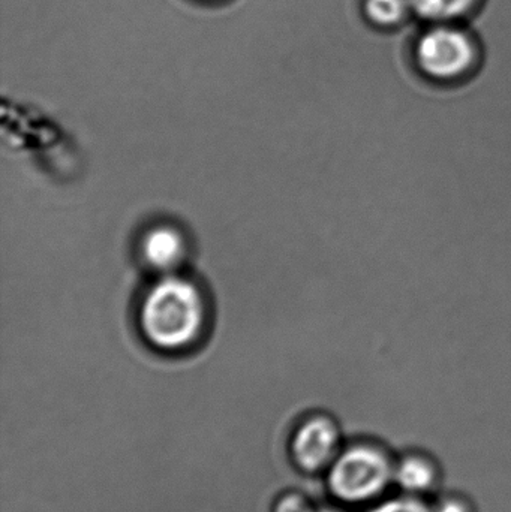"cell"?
<instances>
[{
  "label": "cell",
  "instance_id": "cell-1",
  "mask_svg": "<svg viewBox=\"0 0 511 512\" xmlns=\"http://www.w3.org/2000/svg\"><path fill=\"white\" fill-rule=\"evenodd\" d=\"M209 318L204 292L194 280L159 276L147 289L138 312L144 339L159 351L182 352L197 345Z\"/></svg>",
  "mask_w": 511,
  "mask_h": 512
},
{
  "label": "cell",
  "instance_id": "cell-2",
  "mask_svg": "<svg viewBox=\"0 0 511 512\" xmlns=\"http://www.w3.org/2000/svg\"><path fill=\"white\" fill-rule=\"evenodd\" d=\"M395 462L380 442H350L326 472L327 489L345 507H371L395 486Z\"/></svg>",
  "mask_w": 511,
  "mask_h": 512
},
{
  "label": "cell",
  "instance_id": "cell-3",
  "mask_svg": "<svg viewBox=\"0 0 511 512\" xmlns=\"http://www.w3.org/2000/svg\"><path fill=\"white\" fill-rule=\"evenodd\" d=\"M420 71L435 81L459 80L477 59L473 39L456 27L438 24L420 38L416 50Z\"/></svg>",
  "mask_w": 511,
  "mask_h": 512
},
{
  "label": "cell",
  "instance_id": "cell-4",
  "mask_svg": "<svg viewBox=\"0 0 511 512\" xmlns=\"http://www.w3.org/2000/svg\"><path fill=\"white\" fill-rule=\"evenodd\" d=\"M344 445L338 421L332 415L314 412L306 415L291 432L288 456L303 474H326Z\"/></svg>",
  "mask_w": 511,
  "mask_h": 512
},
{
  "label": "cell",
  "instance_id": "cell-5",
  "mask_svg": "<svg viewBox=\"0 0 511 512\" xmlns=\"http://www.w3.org/2000/svg\"><path fill=\"white\" fill-rule=\"evenodd\" d=\"M140 255L144 265L158 276L177 274L188 259V239L176 225L158 224L141 237Z\"/></svg>",
  "mask_w": 511,
  "mask_h": 512
},
{
  "label": "cell",
  "instance_id": "cell-6",
  "mask_svg": "<svg viewBox=\"0 0 511 512\" xmlns=\"http://www.w3.org/2000/svg\"><path fill=\"white\" fill-rule=\"evenodd\" d=\"M443 472L434 457L423 451H410L395 462V486L405 495L425 498L437 492Z\"/></svg>",
  "mask_w": 511,
  "mask_h": 512
},
{
  "label": "cell",
  "instance_id": "cell-7",
  "mask_svg": "<svg viewBox=\"0 0 511 512\" xmlns=\"http://www.w3.org/2000/svg\"><path fill=\"white\" fill-rule=\"evenodd\" d=\"M477 2L479 0H411V9L423 20L447 24L467 15Z\"/></svg>",
  "mask_w": 511,
  "mask_h": 512
},
{
  "label": "cell",
  "instance_id": "cell-8",
  "mask_svg": "<svg viewBox=\"0 0 511 512\" xmlns=\"http://www.w3.org/2000/svg\"><path fill=\"white\" fill-rule=\"evenodd\" d=\"M411 9V0H366L365 12L377 26H395Z\"/></svg>",
  "mask_w": 511,
  "mask_h": 512
},
{
  "label": "cell",
  "instance_id": "cell-9",
  "mask_svg": "<svg viewBox=\"0 0 511 512\" xmlns=\"http://www.w3.org/2000/svg\"><path fill=\"white\" fill-rule=\"evenodd\" d=\"M365 512H434L432 504L425 498L399 493L396 496H384L372 504Z\"/></svg>",
  "mask_w": 511,
  "mask_h": 512
},
{
  "label": "cell",
  "instance_id": "cell-10",
  "mask_svg": "<svg viewBox=\"0 0 511 512\" xmlns=\"http://www.w3.org/2000/svg\"><path fill=\"white\" fill-rule=\"evenodd\" d=\"M314 504L297 490H288L276 496L272 505V512H311Z\"/></svg>",
  "mask_w": 511,
  "mask_h": 512
},
{
  "label": "cell",
  "instance_id": "cell-11",
  "mask_svg": "<svg viewBox=\"0 0 511 512\" xmlns=\"http://www.w3.org/2000/svg\"><path fill=\"white\" fill-rule=\"evenodd\" d=\"M432 511L434 512H476V508L471 504L467 496L444 495L432 504Z\"/></svg>",
  "mask_w": 511,
  "mask_h": 512
},
{
  "label": "cell",
  "instance_id": "cell-12",
  "mask_svg": "<svg viewBox=\"0 0 511 512\" xmlns=\"http://www.w3.org/2000/svg\"><path fill=\"white\" fill-rule=\"evenodd\" d=\"M311 512H345L341 508L336 507H315Z\"/></svg>",
  "mask_w": 511,
  "mask_h": 512
}]
</instances>
